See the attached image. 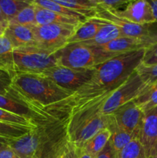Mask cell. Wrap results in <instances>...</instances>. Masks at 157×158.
<instances>
[{"instance_id":"277c9868","label":"cell","mask_w":157,"mask_h":158,"mask_svg":"<svg viewBox=\"0 0 157 158\" xmlns=\"http://www.w3.org/2000/svg\"><path fill=\"white\" fill-rule=\"evenodd\" d=\"M56 52L37 46L14 49L13 59L15 73L42 74L48 69L57 66Z\"/></svg>"},{"instance_id":"7bdbcfd3","label":"cell","mask_w":157,"mask_h":158,"mask_svg":"<svg viewBox=\"0 0 157 158\" xmlns=\"http://www.w3.org/2000/svg\"><path fill=\"white\" fill-rule=\"evenodd\" d=\"M6 26L0 23V37L2 36V35H4V32H5V30H6Z\"/></svg>"},{"instance_id":"f35d334b","label":"cell","mask_w":157,"mask_h":158,"mask_svg":"<svg viewBox=\"0 0 157 158\" xmlns=\"http://www.w3.org/2000/svg\"><path fill=\"white\" fill-rule=\"evenodd\" d=\"M56 148H57V145H56V147H55V149H56ZM55 149L49 151V152H48V155H46V156L43 155V154H44V151H44V149H43V151L40 153L39 155H38L36 158H52L53 157L54 153H55Z\"/></svg>"},{"instance_id":"484cf974","label":"cell","mask_w":157,"mask_h":158,"mask_svg":"<svg viewBox=\"0 0 157 158\" xmlns=\"http://www.w3.org/2000/svg\"><path fill=\"white\" fill-rule=\"evenodd\" d=\"M9 24H17L26 26H36L35 5L32 1H31L29 5L25 7L22 10L20 11L18 15L9 22Z\"/></svg>"},{"instance_id":"1f68e13d","label":"cell","mask_w":157,"mask_h":158,"mask_svg":"<svg viewBox=\"0 0 157 158\" xmlns=\"http://www.w3.org/2000/svg\"><path fill=\"white\" fill-rule=\"evenodd\" d=\"M128 0H94L96 7L105 10H119L129 2Z\"/></svg>"},{"instance_id":"4fadbf2b","label":"cell","mask_w":157,"mask_h":158,"mask_svg":"<svg viewBox=\"0 0 157 158\" xmlns=\"http://www.w3.org/2000/svg\"><path fill=\"white\" fill-rule=\"evenodd\" d=\"M139 140L149 155L151 148L157 139V106L144 113Z\"/></svg>"},{"instance_id":"60d3db41","label":"cell","mask_w":157,"mask_h":158,"mask_svg":"<svg viewBox=\"0 0 157 158\" xmlns=\"http://www.w3.org/2000/svg\"><path fill=\"white\" fill-rule=\"evenodd\" d=\"M0 23H1L2 25H4L6 28H7L8 26H9V22H8L7 19L6 18L5 15L3 14L1 7H0Z\"/></svg>"},{"instance_id":"74e56055","label":"cell","mask_w":157,"mask_h":158,"mask_svg":"<svg viewBox=\"0 0 157 158\" xmlns=\"http://www.w3.org/2000/svg\"><path fill=\"white\" fill-rule=\"evenodd\" d=\"M149 2L152 9L154 19H155V22L157 23V0H151V1H149Z\"/></svg>"},{"instance_id":"7a4b0ae2","label":"cell","mask_w":157,"mask_h":158,"mask_svg":"<svg viewBox=\"0 0 157 158\" xmlns=\"http://www.w3.org/2000/svg\"><path fill=\"white\" fill-rule=\"evenodd\" d=\"M8 93L42 117L47 112H54L62 102L72 94L42 74L23 73L12 76Z\"/></svg>"},{"instance_id":"f546056e","label":"cell","mask_w":157,"mask_h":158,"mask_svg":"<svg viewBox=\"0 0 157 158\" xmlns=\"http://www.w3.org/2000/svg\"><path fill=\"white\" fill-rule=\"evenodd\" d=\"M135 71L146 86L157 81V64L151 66H145L139 64Z\"/></svg>"},{"instance_id":"4dcf8cb0","label":"cell","mask_w":157,"mask_h":158,"mask_svg":"<svg viewBox=\"0 0 157 158\" xmlns=\"http://www.w3.org/2000/svg\"><path fill=\"white\" fill-rule=\"evenodd\" d=\"M52 158H77L75 147L67 140L66 137L57 148Z\"/></svg>"},{"instance_id":"44dd1931","label":"cell","mask_w":157,"mask_h":158,"mask_svg":"<svg viewBox=\"0 0 157 158\" xmlns=\"http://www.w3.org/2000/svg\"><path fill=\"white\" fill-rule=\"evenodd\" d=\"M14 48L4 35L0 37V70L6 71L11 76L15 74L13 59Z\"/></svg>"},{"instance_id":"30bf717a","label":"cell","mask_w":157,"mask_h":158,"mask_svg":"<svg viewBox=\"0 0 157 158\" xmlns=\"http://www.w3.org/2000/svg\"><path fill=\"white\" fill-rule=\"evenodd\" d=\"M111 115L118 129L135 134L139 138L144 112L135 104L133 100L119 107Z\"/></svg>"},{"instance_id":"9a60e30c","label":"cell","mask_w":157,"mask_h":158,"mask_svg":"<svg viewBox=\"0 0 157 158\" xmlns=\"http://www.w3.org/2000/svg\"><path fill=\"white\" fill-rule=\"evenodd\" d=\"M33 4L35 5V21H36V24L38 26L63 25V26H72L77 27L80 24L83 23L76 19L62 15L56 12L49 10V9L40 7L34 2Z\"/></svg>"},{"instance_id":"ffe728a7","label":"cell","mask_w":157,"mask_h":158,"mask_svg":"<svg viewBox=\"0 0 157 158\" xmlns=\"http://www.w3.org/2000/svg\"><path fill=\"white\" fill-rule=\"evenodd\" d=\"M55 2L67 7L86 17L92 19L96 15V6L94 0H54Z\"/></svg>"},{"instance_id":"ee69618b","label":"cell","mask_w":157,"mask_h":158,"mask_svg":"<svg viewBox=\"0 0 157 158\" xmlns=\"http://www.w3.org/2000/svg\"><path fill=\"white\" fill-rule=\"evenodd\" d=\"M148 158H157V156H155V157H148Z\"/></svg>"},{"instance_id":"836d02e7","label":"cell","mask_w":157,"mask_h":158,"mask_svg":"<svg viewBox=\"0 0 157 158\" xmlns=\"http://www.w3.org/2000/svg\"><path fill=\"white\" fill-rule=\"evenodd\" d=\"M12 82V76L6 71L0 70V94L6 95L9 90Z\"/></svg>"},{"instance_id":"8d00e7d4","label":"cell","mask_w":157,"mask_h":158,"mask_svg":"<svg viewBox=\"0 0 157 158\" xmlns=\"http://www.w3.org/2000/svg\"><path fill=\"white\" fill-rule=\"evenodd\" d=\"M75 151H76L77 158H95L93 156L88 154V153L86 152V151H85L84 149L82 148L75 147Z\"/></svg>"},{"instance_id":"d590c367","label":"cell","mask_w":157,"mask_h":158,"mask_svg":"<svg viewBox=\"0 0 157 158\" xmlns=\"http://www.w3.org/2000/svg\"><path fill=\"white\" fill-rule=\"evenodd\" d=\"M0 158H18L15 153L9 148V146L6 147L0 151Z\"/></svg>"},{"instance_id":"83f0119b","label":"cell","mask_w":157,"mask_h":158,"mask_svg":"<svg viewBox=\"0 0 157 158\" xmlns=\"http://www.w3.org/2000/svg\"><path fill=\"white\" fill-rule=\"evenodd\" d=\"M32 129L33 128L0 121V137L16 139L26 134Z\"/></svg>"},{"instance_id":"ab89813d","label":"cell","mask_w":157,"mask_h":158,"mask_svg":"<svg viewBox=\"0 0 157 158\" xmlns=\"http://www.w3.org/2000/svg\"><path fill=\"white\" fill-rule=\"evenodd\" d=\"M155 156H157V139L155 140L153 146H152V148H151L149 155H148V157H155Z\"/></svg>"},{"instance_id":"8fae6325","label":"cell","mask_w":157,"mask_h":158,"mask_svg":"<svg viewBox=\"0 0 157 158\" xmlns=\"http://www.w3.org/2000/svg\"><path fill=\"white\" fill-rule=\"evenodd\" d=\"M107 11L119 18L135 24L155 23L150 4L146 0L129 1L123 9Z\"/></svg>"},{"instance_id":"b9f144b4","label":"cell","mask_w":157,"mask_h":158,"mask_svg":"<svg viewBox=\"0 0 157 158\" xmlns=\"http://www.w3.org/2000/svg\"><path fill=\"white\" fill-rule=\"evenodd\" d=\"M8 138H4V137H0V151L7 146Z\"/></svg>"},{"instance_id":"e575fe53","label":"cell","mask_w":157,"mask_h":158,"mask_svg":"<svg viewBox=\"0 0 157 158\" xmlns=\"http://www.w3.org/2000/svg\"><path fill=\"white\" fill-rule=\"evenodd\" d=\"M95 158H118V153L113 149L109 141Z\"/></svg>"},{"instance_id":"52a82bcc","label":"cell","mask_w":157,"mask_h":158,"mask_svg":"<svg viewBox=\"0 0 157 158\" xmlns=\"http://www.w3.org/2000/svg\"><path fill=\"white\" fill-rule=\"evenodd\" d=\"M95 72V67L91 69H72L62 66L51 67L42 75L52 80L60 87L72 94L87 83Z\"/></svg>"},{"instance_id":"e0dca14e","label":"cell","mask_w":157,"mask_h":158,"mask_svg":"<svg viewBox=\"0 0 157 158\" xmlns=\"http://www.w3.org/2000/svg\"><path fill=\"white\" fill-rule=\"evenodd\" d=\"M100 20L102 22V26L94 38L81 43L90 46H102L123 37L120 30L115 25L106 20Z\"/></svg>"},{"instance_id":"7402d4cb","label":"cell","mask_w":157,"mask_h":158,"mask_svg":"<svg viewBox=\"0 0 157 158\" xmlns=\"http://www.w3.org/2000/svg\"><path fill=\"white\" fill-rule=\"evenodd\" d=\"M111 131L108 128H105L84 143L82 148H83L88 154L95 157V156L107 144L111 137Z\"/></svg>"},{"instance_id":"cb8c5ba5","label":"cell","mask_w":157,"mask_h":158,"mask_svg":"<svg viewBox=\"0 0 157 158\" xmlns=\"http://www.w3.org/2000/svg\"><path fill=\"white\" fill-rule=\"evenodd\" d=\"M33 2L40 7L49 9V10L56 12V13L60 14L62 15L76 19L82 23H85L86 20H88L86 17H84L78 12H75V11L72 10L67 7H65V6H62L58 3L55 2L54 0H33Z\"/></svg>"},{"instance_id":"4316f807","label":"cell","mask_w":157,"mask_h":158,"mask_svg":"<svg viewBox=\"0 0 157 158\" xmlns=\"http://www.w3.org/2000/svg\"><path fill=\"white\" fill-rule=\"evenodd\" d=\"M118 158H148L144 147L139 140L134 139L118 153Z\"/></svg>"},{"instance_id":"d6986e66","label":"cell","mask_w":157,"mask_h":158,"mask_svg":"<svg viewBox=\"0 0 157 158\" xmlns=\"http://www.w3.org/2000/svg\"><path fill=\"white\" fill-rule=\"evenodd\" d=\"M133 102L144 113L156 107L157 81L146 86L143 91L134 99Z\"/></svg>"},{"instance_id":"d6a6232c","label":"cell","mask_w":157,"mask_h":158,"mask_svg":"<svg viewBox=\"0 0 157 158\" xmlns=\"http://www.w3.org/2000/svg\"><path fill=\"white\" fill-rule=\"evenodd\" d=\"M140 64L145 66L157 64V43L145 49Z\"/></svg>"},{"instance_id":"9c48e42d","label":"cell","mask_w":157,"mask_h":158,"mask_svg":"<svg viewBox=\"0 0 157 158\" xmlns=\"http://www.w3.org/2000/svg\"><path fill=\"white\" fill-rule=\"evenodd\" d=\"M96 18L106 20L115 25L120 30L123 37H133L157 43V23L135 24L112 15L109 11L96 7Z\"/></svg>"},{"instance_id":"ac0fdd59","label":"cell","mask_w":157,"mask_h":158,"mask_svg":"<svg viewBox=\"0 0 157 158\" xmlns=\"http://www.w3.org/2000/svg\"><path fill=\"white\" fill-rule=\"evenodd\" d=\"M0 108L16 115L27 117L32 120H34L33 118L35 117L39 116L27 105L12 97L9 93H7L6 95L0 94Z\"/></svg>"},{"instance_id":"603a6c76","label":"cell","mask_w":157,"mask_h":158,"mask_svg":"<svg viewBox=\"0 0 157 158\" xmlns=\"http://www.w3.org/2000/svg\"><path fill=\"white\" fill-rule=\"evenodd\" d=\"M108 129L111 131V134H112L109 141L117 153L119 152L126 145H127L132 140L138 139L137 136H135V134L125 132L118 129L114 123L113 118H112V122L109 126Z\"/></svg>"},{"instance_id":"ba28073f","label":"cell","mask_w":157,"mask_h":158,"mask_svg":"<svg viewBox=\"0 0 157 158\" xmlns=\"http://www.w3.org/2000/svg\"><path fill=\"white\" fill-rule=\"evenodd\" d=\"M46 128L37 126L22 137L8 139L7 144L18 158H36L48 142Z\"/></svg>"},{"instance_id":"d4e9b609","label":"cell","mask_w":157,"mask_h":158,"mask_svg":"<svg viewBox=\"0 0 157 158\" xmlns=\"http://www.w3.org/2000/svg\"><path fill=\"white\" fill-rule=\"evenodd\" d=\"M30 2L24 0H0V7L9 23L20 11L29 5Z\"/></svg>"},{"instance_id":"f1b7e54d","label":"cell","mask_w":157,"mask_h":158,"mask_svg":"<svg viewBox=\"0 0 157 158\" xmlns=\"http://www.w3.org/2000/svg\"><path fill=\"white\" fill-rule=\"evenodd\" d=\"M0 121L4 123L18 124L21 126L28 127H36L38 125L34 122V120L27 118V117H21L12 113L6 111L0 108Z\"/></svg>"},{"instance_id":"8992f818","label":"cell","mask_w":157,"mask_h":158,"mask_svg":"<svg viewBox=\"0 0 157 158\" xmlns=\"http://www.w3.org/2000/svg\"><path fill=\"white\" fill-rule=\"evenodd\" d=\"M145 87L146 85L135 70L123 84L108 96L100 108V113L111 115L119 107L133 100Z\"/></svg>"},{"instance_id":"3957f363","label":"cell","mask_w":157,"mask_h":158,"mask_svg":"<svg viewBox=\"0 0 157 158\" xmlns=\"http://www.w3.org/2000/svg\"><path fill=\"white\" fill-rule=\"evenodd\" d=\"M55 54L58 66L72 69H91L119 56L104 52L98 46L83 43L67 44Z\"/></svg>"},{"instance_id":"5bb4252c","label":"cell","mask_w":157,"mask_h":158,"mask_svg":"<svg viewBox=\"0 0 157 158\" xmlns=\"http://www.w3.org/2000/svg\"><path fill=\"white\" fill-rule=\"evenodd\" d=\"M4 35L9 40L14 49L29 46H36L33 32L30 26L9 24Z\"/></svg>"},{"instance_id":"7c38bea8","label":"cell","mask_w":157,"mask_h":158,"mask_svg":"<svg viewBox=\"0 0 157 158\" xmlns=\"http://www.w3.org/2000/svg\"><path fill=\"white\" fill-rule=\"evenodd\" d=\"M155 43L150 40L133 37H121L102 46H98L104 52L114 55L126 53L147 49Z\"/></svg>"},{"instance_id":"6da1fadb","label":"cell","mask_w":157,"mask_h":158,"mask_svg":"<svg viewBox=\"0 0 157 158\" xmlns=\"http://www.w3.org/2000/svg\"><path fill=\"white\" fill-rule=\"evenodd\" d=\"M144 50L120 54L97 65L90 80L62 102L54 112L69 111V114L86 103L109 95L136 69L141 63Z\"/></svg>"},{"instance_id":"2e32d148","label":"cell","mask_w":157,"mask_h":158,"mask_svg":"<svg viewBox=\"0 0 157 158\" xmlns=\"http://www.w3.org/2000/svg\"><path fill=\"white\" fill-rule=\"evenodd\" d=\"M101 26V20L96 17L86 20L85 23L77 26L72 36L69 38L68 44L81 43L92 40L99 32Z\"/></svg>"},{"instance_id":"5b68a950","label":"cell","mask_w":157,"mask_h":158,"mask_svg":"<svg viewBox=\"0 0 157 158\" xmlns=\"http://www.w3.org/2000/svg\"><path fill=\"white\" fill-rule=\"evenodd\" d=\"M37 47L57 52L68 44L76 27L63 25H45L30 26Z\"/></svg>"}]
</instances>
